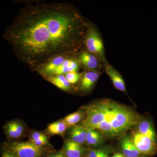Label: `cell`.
<instances>
[{"label":"cell","mask_w":157,"mask_h":157,"mask_svg":"<svg viewBox=\"0 0 157 157\" xmlns=\"http://www.w3.org/2000/svg\"><path fill=\"white\" fill-rule=\"evenodd\" d=\"M65 77L69 83L71 85L76 84L80 81L82 73L77 72H72L68 73L65 75Z\"/></svg>","instance_id":"21"},{"label":"cell","mask_w":157,"mask_h":157,"mask_svg":"<svg viewBox=\"0 0 157 157\" xmlns=\"http://www.w3.org/2000/svg\"><path fill=\"white\" fill-rule=\"evenodd\" d=\"M108 152H106L104 154L102 155V156L101 157H108Z\"/></svg>","instance_id":"27"},{"label":"cell","mask_w":157,"mask_h":157,"mask_svg":"<svg viewBox=\"0 0 157 157\" xmlns=\"http://www.w3.org/2000/svg\"><path fill=\"white\" fill-rule=\"evenodd\" d=\"M80 66L81 65L76 56L69 57L65 59L60 66L57 68L52 73V76L65 75L70 72H77L79 70Z\"/></svg>","instance_id":"11"},{"label":"cell","mask_w":157,"mask_h":157,"mask_svg":"<svg viewBox=\"0 0 157 157\" xmlns=\"http://www.w3.org/2000/svg\"><path fill=\"white\" fill-rule=\"evenodd\" d=\"M59 157H66L65 156L63 152V151H62V150H61V151H60V154Z\"/></svg>","instance_id":"26"},{"label":"cell","mask_w":157,"mask_h":157,"mask_svg":"<svg viewBox=\"0 0 157 157\" xmlns=\"http://www.w3.org/2000/svg\"><path fill=\"white\" fill-rule=\"evenodd\" d=\"M90 23L69 3H39L21 9L3 38L20 61L36 70L59 56H76L84 49Z\"/></svg>","instance_id":"1"},{"label":"cell","mask_w":157,"mask_h":157,"mask_svg":"<svg viewBox=\"0 0 157 157\" xmlns=\"http://www.w3.org/2000/svg\"><path fill=\"white\" fill-rule=\"evenodd\" d=\"M59 154L60 151H59L57 152L56 153L52 154L51 155L47 157H59Z\"/></svg>","instance_id":"24"},{"label":"cell","mask_w":157,"mask_h":157,"mask_svg":"<svg viewBox=\"0 0 157 157\" xmlns=\"http://www.w3.org/2000/svg\"><path fill=\"white\" fill-rule=\"evenodd\" d=\"M29 141L36 146L45 149L52 147L47 135L40 131H34L32 132Z\"/></svg>","instance_id":"15"},{"label":"cell","mask_w":157,"mask_h":157,"mask_svg":"<svg viewBox=\"0 0 157 157\" xmlns=\"http://www.w3.org/2000/svg\"><path fill=\"white\" fill-rule=\"evenodd\" d=\"M68 127L62 120L49 124L46 128L48 135H59L63 136L67 131Z\"/></svg>","instance_id":"18"},{"label":"cell","mask_w":157,"mask_h":157,"mask_svg":"<svg viewBox=\"0 0 157 157\" xmlns=\"http://www.w3.org/2000/svg\"><path fill=\"white\" fill-rule=\"evenodd\" d=\"M107 151L102 150H90L88 152L87 157H101Z\"/></svg>","instance_id":"22"},{"label":"cell","mask_w":157,"mask_h":157,"mask_svg":"<svg viewBox=\"0 0 157 157\" xmlns=\"http://www.w3.org/2000/svg\"><path fill=\"white\" fill-rule=\"evenodd\" d=\"M2 157H16L10 153L2 151Z\"/></svg>","instance_id":"23"},{"label":"cell","mask_w":157,"mask_h":157,"mask_svg":"<svg viewBox=\"0 0 157 157\" xmlns=\"http://www.w3.org/2000/svg\"><path fill=\"white\" fill-rule=\"evenodd\" d=\"M112 157H125L122 154L116 153Z\"/></svg>","instance_id":"25"},{"label":"cell","mask_w":157,"mask_h":157,"mask_svg":"<svg viewBox=\"0 0 157 157\" xmlns=\"http://www.w3.org/2000/svg\"><path fill=\"white\" fill-rule=\"evenodd\" d=\"M101 73L99 71L86 70L82 73L80 80L79 89L84 92H89L92 89L93 86L99 79Z\"/></svg>","instance_id":"10"},{"label":"cell","mask_w":157,"mask_h":157,"mask_svg":"<svg viewBox=\"0 0 157 157\" xmlns=\"http://www.w3.org/2000/svg\"><path fill=\"white\" fill-rule=\"evenodd\" d=\"M84 48L97 56L103 64L108 62L105 56L104 42L101 34L91 23L90 24L85 38Z\"/></svg>","instance_id":"4"},{"label":"cell","mask_w":157,"mask_h":157,"mask_svg":"<svg viewBox=\"0 0 157 157\" xmlns=\"http://www.w3.org/2000/svg\"><path fill=\"white\" fill-rule=\"evenodd\" d=\"M86 144L91 147H97L103 144L104 135L100 131L92 128L86 129Z\"/></svg>","instance_id":"16"},{"label":"cell","mask_w":157,"mask_h":157,"mask_svg":"<svg viewBox=\"0 0 157 157\" xmlns=\"http://www.w3.org/2000/svg\"><path fill=\"white\" fill-rule=\"evenodd\" d=\"M62 150L66 157H83L87 152L84 146L69 139L65 141Z\"/></svg>","instance_id":"12"},{"label":"cell","mask_w":157,"mask_h":157,"mask_svg":"<svg viewBox=\"0 0 157 157\" xmlns=\"http://www.w3.org/2000/svg\"><path fill=\"white\" fill-rule=\"evenodd\" d=\"M131 137L134 145L141 154L153 156L156 152V142L149 137L137 132H134Z\"/></svg>","instance_id":"5"},{"label":"cell","mask_w":157,"mask_h":157,"mask_svg":"<svg viewBox=\"0 0 157 157\" xmlns=\"http://www.w3.org/2000/svg\"><path fill=\"white\" fill-rule=\"evenodd\" d=\"M86 113L84 110L80 108L78 111L70 113L61 120L67 124L69 128L70 127L78 124L80 122L81 123L84 119Z\"/></svg>","instance_id":"20"},{"label":"cell","mask_w":157,"mask_h":157,"mask_svg":"<svg viewBox=\"0 0 157 157\" xmlns=\"http://www.w3.org/2000/svg\"><path fill=\"white\" fill-rule=\"evenodd\" d=\"M45 78L52 84L64 91H70L72 89V85L69 83L65 75H56L46 77Z\"/></svg>","instance_id":"19"},{"label":"cell","mask_w":157,"mask_h":157,"mask_svg":"<svg viewBox=\"0 0 157 157\" xmlns=\"http://www.w3.org/2000/svg\"><path fill=\"white\" fill-rule=\"evenodd\" d=\"M69 57L70 56L64 55L55 57L37 68L35 71H37L44 78L49 77L52 76V73L57 68L60 66L65 59Z\"/></svg>","instance_id":"8"},{"label":"cell","mask_w":157,"mask_h":157,"mask_svg":"<svg viewBox=\"0 0 157 157\" xmlns=\"http://www.w3.org/2000/svg\"><path fill=\"white\" fill-rule=\"evenodd\" d=\"M80 108L86 113L80 124L86 129L98 130L110 138L122 135L140 121L135 110L110 99L97 100Z\"/></svg>","instance_id":"2"},{"label":"cell","mask_w":157,"mask_h":157,"mask_svg":"<svg viewBox=\"0 0 157 157\" xmlns=\"http://www.w3.org/2000/svg\"><path fill=\"white\" fill-rule=\"evenodd\" d=\"M137 125V132L156 142V135L150 121L147 119L140 120Z\"/></svg>","instance_id":"17"},{"label":"cell","mask_w":157,"mask_h":157,"mask_svg":"<svg viewBox=\"0 0 157 157\" xmlns=\"http://www.w3.org/2000/svg\"><path fill=\"white\" fill-rule=\"evenodd\" d=\"M76 57L81 66L86 70L98 71L101 67V62L95 56L83 49L77 55Z\"/></svg>","instance_id":"7"},{"label":"cell","mask_w":157,"mask_h":157,"mask_svg":"<svg viewBox=\"0 0 157 157\" xmlns=\"http://www.w3.org/2000/svg\"><path fill=\"white\" fill-rule=\"evenodd\" d=\"M1 148L2 151L10 153L16 157H42L46 150L29 141H5Z\"/></svg>","instance_id":"3"},{"label":"cell","mask_w":157,"mask_h":157,"mask_svg":"<svg viewBox=\"0 0 157 157\" xmlns=\"http://www.w3.org/2000/svg\"><path fill=\"white\" fill-rule=\"evenodd\" d=\"M105 72L112 81L113 85L117 90L122 92L127 95L125 83L122 76L113 66L108 62L103 64Z\"/></svg>","instance_id":"9"},{"label":"cell","mask_w":157,"mask_h":157,"mask_svg":"<svg viewBox=\"0 0 157 157\" xmlns=\"http://www.w3.org/2000/svg\"><path fill=\"white\" fill-rule=\"evenodd\" d=\"M7 141H17L23 137L26 128L23 122L18 119L8 121L3 126Z\"/></svg>","instance_id":"6"},{"label":"cell","mask_w":157,"mask_h":157,"mask_svg":"<svg viewBox=\"0 0 157 157\" xmlns=\"http://www.w3.org/2000/svg\"><path fill=\"white\" fill-rule=\"evenodd\" d=\"M122 154L125 157H137L141 154L132 141L131 136L126 135L121 141Z\"/></svg>","instance_id":"14"},{"label":"cell","mask_w":157,"mask_h":157,"mask_svg":"<svg viewBox=\"0 0 157 157\" xmlns=\"http://www.w3.org/2000/svg\"><path fill=\"white\" fill-rule=\"evenodd\" d=\"M67 132L69 137L68 139L73 140L82 146L86 144V130L80 124L70 127Z\"/></svg>","instance_id":"13"}]
</instances>
